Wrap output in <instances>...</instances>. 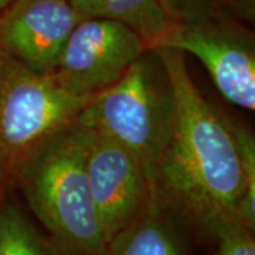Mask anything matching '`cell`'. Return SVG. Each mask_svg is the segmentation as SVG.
I'll use <instances>...</instances> for the list:
<instances>
[{
	"label": "cell",
	"mask_w": 255,
	"mask_h": 255,
	"mask_svg": "<svg viewBox=\"0 0 255 255\" xmlns=\"http://www.w3.org/2000/svg\"><path fill=\"white\" fill-rule=\"evenodd\" d=\"M156 51L172 80L176 115L156 169L153 197L169 213L211 233L224 221L238 220L243 170L231 119L203 97L184 53L166 47Z\"/></svg>",
	"instance_id": "1"
},
{
	"label": "cell",
	"mask_w": 255,
	"mask_h": 255,
	"mask_svg": "<svg viewBox=\"0 0 255 255\" xmlns=\"http://www.w3.org/2000/svg\"><path fill=\"white\" fill-rule=\"evenodd\" d=\"M87 130L77 119L34 147L14 183L63 255H100L107 244L85 167Z\"/></svg>",
	"instance_id": "2"
},
{
	"label": "cell",
	"mask_w": 255,
	"mask_h": 255,
	"mask_svg": "<svg viewBox=\"0 0 255 255\" xmlns=\"http://www.w3.org/2000/svg\"><path fill=\"white\" fill-rule=\"evenodd\" d=\"M174 115L170 75L156 48H147L114 85L92 97L77 122L129 150L153 187L157 164L173 132Z\"/></svg>",
	"instance_id": "3"
},
{
	"label": "cell",
	"mask_w": 255,
	"mask_h": 255,
	"mask_svg": "<svg viewBox=\"0 0 255 255\" xmlns=\"http://www.w3.org/2000/svg\"><path fill=\"white\" fill-rule=\"evenodd\" d=\"M92 97L67 92L51 74L34 73L0 50V187L14 182L26 156L74 122Z\"/></svg>",
	"instance_id": "4"
},
{
	"label": "cell",
	"mask_w": 255,
	"mask_h": 255,
	"mask_svg": "<svg viewBox=\"0 0 255 255\" xmlns=\"http://www.w3.org/2000/svg\"><path fill=\"white\" fill-rule=\"evenodd\" d=\"M147 48L145 40L122 23L84 18L68 37L51 75L67 92L92 97L114 85Z\"/></svg>",
	"instance_id": "5"
},
{
	"label": "cell",
	"mask_w": 255,
	"mask_h": 255,
	"mask_svg": "<svg viewBox=\"0 0 255 255\" xmlns=\"http://www.w3.org/2000/svg\"><path fill=\"white\" fill-rule=\"evenodd\" d=\"M156 47L194 55L207 70L224 100L243 110H255L253 36L228 20L227 16L170 27Z\"/></svg>",
	"instance_id": "6"
},
{
	"label": "cell",
	"mask_w": 255,
	"mask_h": 255,
	"mask_svg": "<svg viewBox=\"0 0 255 255\" xmlns=\"http://www.w3.org/2000/svg\"><path fill=\"white\" fill-rule=\"evenodd\" d=\"M84 128L88 182L108 243L143 211L153 197V187L143 166L129 150L91 128Z\"/></svg>",
	"instance_id": "7"
},
{
	"label": "cell",
	"mask_w": 255,
	"mask_h": 255,
	"mask_svg": "<svg viewBox=\"0 0 255 255\" xmlns=\"http://www.w3.org/2000/svg\"><path fill=\"white\" fill-rule=\"evenodd\" d=\"M82 18L68 0H14L0 18V50L38 74H53Z\"/></svg>",
	"instance_id": "8"
},
{
	"label": "cell",
	"mask_w": 255,
	"mask_h": 255,
	"mask_svg": "<svg viewBox=\"0 0 255 255\" xmlns=\"http://www.w3.org/2000/svg\"><path fill=\"white\" fill-rule=\"evenodd\" d=\"M100 255H184L170 213L152 197L129 226L105 244Z\"/></svg>",
	"instance_id": "9"
},
{
	"label": "cell",
	"mask_w": 255,
	"mask_h": 255,
	"mask_svg": "<svg viewBox=\"0 0 255 255\" xmlns=\"http://www.w3.org/2000/svg\"><path fill=\"white\" fill-rule=\"evenodd\" d=\"M77 14L84 18H105L125 24L146 41L149 48L156 47L170 24L159 0H68Z\"/></svg>",
	"instance_id": "10"
},
{
	"label": "cell",
	"mask_w": 255,
	"mask_h": 255,
	"mask_svg": "<svg viewBox=\"0 0 255 255\" xmlns=\"http://www.w3.org/2000/svg\"><path fill=\"white\" fill-rule=\"evenodd\" d=\"M0 255H63L11 201L0 204Z\"/></svg>",
	"instance_id": "11"
},
{
	"label": "cell",
	"mask_w": 255,
	"mask_h": 255,
	"mask_svg": "<svg viewBox=\"0 0 255 255\" xmlns=\"http://www.w3.org/2000/svg\"><path fill=\"white\" fill-rule=\"evenodd\" d=\"M231 127L237 139L238 153L243 170V193L238 201L237 217L248 230L255 228V140L253 133L231 119Z\"/></svg>",
	"instance_id": "12"
},
{
	"label": "cell",
	"mask_w": 255,
	"mask_h": 255,
	"mask_svg": "<svg viewBox=\"0 0 255 255\" xmlns=\"http://www.w3.org/2000/svg\"><path fill=\"white\" fill-rule=\"evenodd\" d=\"M170 27L197 24L227 16L219 0H159Z\"/></svg>",
	"instance_id": "13"
},
{
	"label": "cell",
	"mask_w": 255,
	"mask_h": 255,
	"mask_svg": "<svg viewBox=\"0 0 255 255\" xmlns=\"http://www.w3.org/2000/svg\"><path fill=\"white\" fill-rule=\"evenodd\" d=\"M210 234L217 241L216 255H255L254 231L240 220H228L219 224Z\"/></svg>",
	"instance_id": "14"
},
{
	"label": "cell",
	"mask_w": 255,
	"mask_h": 255,
	"mask_svg": "<svg viewBox=\"0 0 255 255\" xmlns=\"http://www.w3.org/2000/svg\"><path fill=\"white\" fill-rule=\"evenodd\" d=\"M220 7L226 14L244 21H254L255 0H219Z\"/></svg>",
	"instance_id": "15"
},
{
	"label": "cell",
	"mask_w": 255,
	"mask_h": 255,
	"mask_svg": "<svg viewBox=\"0 0 255 255\" xmlns=\"http://www.w3.org/2000/svg\"><path fill=\"white\" fill-rule=\"evenodd\" d=\"M13 1L14 0H0V11H4Z\"/></svg>",
	"instance_id": "16"
}]
</instances>
